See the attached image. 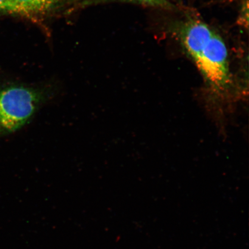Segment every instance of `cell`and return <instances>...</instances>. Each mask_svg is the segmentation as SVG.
Listing matches in <instances>:
<instances>
[{"label": "cell", "instance_id": "cell-1", "mask_svg": "<svg viewBox=\"0 0 249 249\" xmlns=\"http://www.w3.org/2000/svg\"><path fill=\"white\" fill-rule=\"evenodd\" d=\"M51 88L13 85L0 89V136L17 131L52 96Z\"/></svg>", "mask_w": 249, "mask_h": 249}, {"label": "cell", "instance_id": "cell-2", "mask_svg": "<svg viewBox=\"0 0 249 249\" xmlns=\"http://www.w3.org/2000/svg\"><path fill=\"white\" fill-rule=\"evenodd\" d=\"M204 76L217 88L230 80L228 52L222 37L215 31L194 60Z\"/></svg>", "mask_w": 249, "mask_h": 249}, {"label": "cell", "instance_id": "cell-3", "mask_svg": "<svg viewBox=\"0 0 249 249\" xmlns=\"http://www.w3.org/2000/svg\"><path fill=\"white\" fill-rule=\"evenodd\" d=\"M214 31L203 21L189 18L178 25L176 34L186 53L194 60Z\"/></svg>", "mask_w": 249, "mask_h": 249}, {"label": "cell", "instance_id": "cell-4", "mask_svg": "<svg viewBox=\"0 0 249 249\" xmlns=\"http://www.w3.org/2000/svg\"><path fill=\"white\" fill-rule=\"evenodd\" d=\"M18 14L31 15L42 13L52 8L59 0H11Z\"/></svg>", "mask_w": 249, "mask_h": 249}, {"label": "cell", "instance_id": "cell-5", "mask_svg": "<svg viewBox=\"0 0 249 249\" xmlns=\"http://www.w3.org/2000/svg\"><path fill=\"white\" fill-rule=\"evenodd\" d=\"M105 1H120L134 3L145 7L173 10L176 8L168 0H105Z\"/></svg>", "mask_w": 249, "mask_h": 249}, {"label": "cell", "instance_id": "cell-6", "mask_svg": "<svg viewBox=\"0 0 249 249\" xmlns=\"http://www.w3.org/2000/svg\"><path fill=\"white\" fill-rule=\"evenodd\" d=\"M0 12L18 14L17 9L11 0H0Z\"/></svg>", "mask_w": 249, "mask_h": 249}]
</instances>
